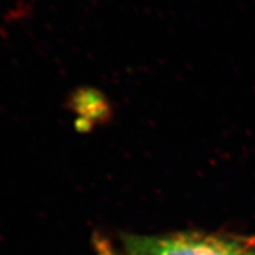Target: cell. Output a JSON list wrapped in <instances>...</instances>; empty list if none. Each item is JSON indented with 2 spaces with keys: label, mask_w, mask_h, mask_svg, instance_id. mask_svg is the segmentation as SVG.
I'll return each instance as SVG.
<instances>
[{
  "label": "cell",
  "mask_w": 255,
  "mask_h": 255,
  "mask_svg": "<svg viewBox=\"0 0 255 255\" xmlns=\"http://www.w3.org/2000/svg\"><path fill=\"white\" fill-rule=\"evenodd\" d=\"M129 255H255V237L186 233L169 237H129Z\"/></svg>",
  "instance_id": "obj_1"
}]
</instances>
